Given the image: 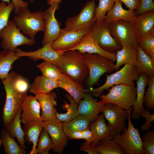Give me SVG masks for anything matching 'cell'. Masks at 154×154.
I'll return each mask as SVG.
<instances>
[{"label":"cell","mask_w":154,"mask_h":154,"mask_svg":"<svg viewBox=\"0 0 154 154\" xmlns=\"http://www.w3.org/2000/svg\"><path fill=\"white\" fill-rule=\"evenodd\" d=\"M31 2H33L34 0H30Z\"/></svg>","instance_id":"cell-51"},{"label":"cell","mask_w":154,"mask_h":154,"mask_svg":"<svg viewBox=\"0 0 154 154\" xmlns=\"http://www.w3.org/2000/svg\"><path fill=\"white\" fill-rule=\"evenodd\" d=\"M0 141L5 153L7 154H26L27 152L11 137L6 129H2L1 134Z\"/></svg>","instance_id":"cell-34"},{"label":"cell","mask_w":154,"mask_h":154,"mask_svg":"<svg viewBox=\"0 0 154 154\" xmlns=\"http://www.w3.org/2000/svg\"><path fill=\"white\" fill-rule=\"evenodd\" d=\"M154 10L153 0H139L138 6L134 13L135 15Z\"/></svg>","instance_id":"cell-43"},{"label":"cell","mask_w":154,"mask_h":154,"mask_svg":"<svg viewBox=\"0 0 154 154\" xmlns=\"http://www.w3.org/2000/svg\"><path fill=\"white\" fill-rule=\"evenodd\" d=\"M103 114L98 116L97 117L91 122L90 129L94 133L95 139L92 143L95 145L99 141L106 138L112 139L117 134L116 131L106 123Z\"/></svg>","instance_id":"cell-22"},{"label":"cell","mask_w":154,"mask_h":154,"mask_svg":"<svg viewBox=\"0 0 154 154\" xmlns=\"http://www.w3.org/2000/svg\"><path fill=\"white\" fill-rule=\"evenodd\" d=\"M83 139L86 140L85 143H92L94 142L95 136L94 133L90 129H88L82 131Z\"/></svg>","instance_id":"cell-47"},{"label":"cell","mask_w":154,"mask_h":154,"mask_svg":"<svg viewBox=\"0 0 154 154\" xmlns=\"http://www.w3.org/2000/svg\"><path fill=\"white\" fill-rule=\"evenodd\" d=\"M140 116L146 119L145 123L141 125V129L143 131L150 129L152 126L151 123L154 121V114H151L149 110L144 109L141 113Z\"/></svg>","instance_id":"cell-44"},{"label":"cell","mask_w":154,"mask_h":154,"mask_svg":"<svg viewBox=\"0 0 154 154\" xmlns=\"http://www.w3.org/2000/svg\"><path fill=\"white\" fill-rule=\"evenodd\" d=\"M108 24L111 35L119 45L137 48V38L133 22L119 20Z\"/></svg>","instance_id":"cell-10"},{"label":"cell","mask_w":154,"mask_h":154,"mask_svg":"<svg viewBox=\"0 0 154 154\" xmlns=\"http://www.w3.org/2000/svg\"><path fill=\"white\" fill-rule=\"evenodd\" d=\"M148 87L144 96L143 104L149 110L154 108V76H149Z\"/></svg>","instance_id":"cell-41"},{"label":"cell","mask_w":154,"mask_h":154,"mask_svg":"<svg viewBox=\"0 0 154 154\" xmlns=\"http://www.w3.org/2000/svg\"><path fill=\"white\" fill-rule=\"evenodd\" d=\"M145 154H154V131L149 129L142 137Z\"/></svg>","instance_id":"cell-42"},{"label":"cell","mask_w":154,"mask_h":154,"mask_svg":"<svg viewBox=\"0 0 154 154\" xmlns=\"http://www.w3.org/2000/svg\"><path fill=\"white\" fill-rule=\"evenodd\" d=\"M137 42L143 51L154 60V34L143 36L137 39Z\"/></svg>","instance_id":"cell-38"},{"label":"cell","mask_w":154,"mask_h":154,"mask_svg":"<svg viewBox=\"0 0 154 154\" xmlns=\"http://www.w3.org/2000/svg\"><path fill=\"white\" fill-rule=\"evenodd\" d=\"M14 8L12 1L7 5L5 2H0V32L8 25L9 16Z\"/></svg>","instance_id":"cell-40"},{"label":"cell","mask_w":154,"mask_h":154,"mask_svg":"<svg viewBox=\"0 0 154 154\" xmlns=\"http://www.w3.org/2000/svg\"><path fill=\"white\" fill-rule=\"evenodd\" d=\"M52 42H49L41 48L34 51L26 52L17 48L15 52L19 58L27 56L35 60L42 59L58 67L61 56L64 52L54 50L51 46Z\"/></svg>","instance_id":"cell-15"},{"label":"cell","mask_w":154,"mask_h":154,"mask_svg":"<svg viewBox=\"0 0 154 154\" xmlns=\"http://www.w3.org/2000/svg\"><path fill=\"white\" fill-rule=\"evenodd\" d=\"M19 58L15 52L3 50L0 52V79L2 80L8 76L14 62Z\"/></svg>","instance_id":"cell-32"},{"label":"cell","mask_w":154,"mask_h":154,"mask_svg":"<svg viewBox=\"0 0 154 154\" xmlns=\"http://www.w3.org/2000/svg\"><path fill=\"white\" fill-rule=\"evenodd\" d=\"M59 5L57 3H53L44 12V34L42 41V46L56 40L61 32V24L55 16L56 11L59 9Z\"/></svg>","instance_id":"cell-12"},{"label":"cell","mask_w":154,"mask_h":154,"mask_svg":"<svg viewBox=\"0 0 154 154\" xmlns=\"http://www.w3.org/2000/svg\"><path fill=\"white\" fill-rule=\"evenodd\" d=\"M66 97L69 100L70 103L65 100L62 108L65 110L66 112L65 113H56V118L62 122L68 121L78 116L79 114L78 111V104L76 103L73 98L69 94H66Z\"/></svg>","instance_id":"cell-31"},{"label":"cell","mask_w":154,"mask_h":154,"mask_svg":"<svg viewBox=\"0 0 154 154\" xmlns=\"http://www.w3.org/2000/svg\"><path fill=\"white\" fill-rule=\"evenodd\" d=\"M96 151L100 154H125L124 150L114 139H102L95 145Z\"/></svg>","instance_id":"cell-35"},{"label":"cell","mask_w":154,"mask_h":154,"mask_svg":"<svg viewBox=\"0 0 154 154\" xmlns=\"http://www.w3.org/2000/svg\"><path fill=\"white\" fill-rule=\"evenodd\" d=\"M58 67L63 73L68 75L76 82L83 85L89 74L88 68L84 58V54L76 50L63 52Z\"/></svg>","instance_id":"cell-1"},{"label":"cell","mask_w":154,"mask_h":154,"mask_svg":"<svg viewBox=\"0 0 154 154\" xmlns=\"http://www.w3.org/2000/svg\"><path fill=\"white\" fill-rule=\"evenodd\" d=\"M100 112L108 121L107 125L114 129L117 133H121L124 131L125 121L128 117L127 110L114 104L108 103L103 105Z\"/></svg>","instance_id":"cell-13"},{"label":"cell","mask_w":154,"mask_h":154,"mask_svg":"<svg viewBox=\"0 0 154 154\" xmlns=\"http://www.w3.org/2000/svg\"><path fill=\"white\" fill-rule=\"evenodd\" d=\"M137 51L135 66L139 75L145 74L149 76H154V60L145 53L138 45Z\"/></svg>","instance_id":"cell-29"},{"label":"cell","mask_w":154,"mask_h":154,"mask_svg":"<svg viewBox=\"0 0 154 154\" xmlns=\"http://www.w3.org/2000/svg\"><path fill=\"white\" fill-rule=\"evenodd\" d=\"M135 18L134 11L124 9L122 3L115 0L114 5L106 15L104 19L108 23L119 20L133 23Z\"/></svg>","instance_id":"cell-25"},{"label":"cell","mask_w":154,"mask_h":154,"mask_svg":"<svg viewBox=\"0 0 154 154\" xmlns=\"http://www.w3.org/2000/svg\"><path fill=\"white\" fill-rule=\"evenodd\" d=\"M21 109L18 111L8 126L5 128V129L11 137L16 138L21 147L25 149L26 147L25 144V133L21 125Z\"/></svg>","instance_id":"cell-30"},{"label":"cell","mask_w":154,"mask_h":154,"mask_svg":"<svg viewBox=\"0 0 154 154\" xmlns=\"http://www.w3.org/2000/svg\"><path fill=\"white\" fill-rule=\"evenodd\" d=\"M84 54V60L89 70L88 76L86 82L88 87L99 85L100 78L102 75L115 70L114 62L111 60L97 54Z\"/></svg>","instance_id":"cell-5"},{"label":"cell","mask_w":154,"mask_h":154,"mask_svg":"<svg viewBox=\"0 0 154 154\" xmlns=\"http://www.w3.org/2000/svg\"><path fill=\"white\" fill-rule=\"evenodd\" d=\"M58 88V80L50 79L42 75L37 77L29 86L30 92L35 95L46 94Z\"/></svg>","instance_id":"cell-27"},{"label":"cell","mask_w":154,"mask_h":154,"mask_svg":"<svg viewBox=\"0 0 154 154\" xmlns=\"http://www.w3.org/2000/svg\"><path fill=\"white\" fill-rule=\"evenodd\" d=\"M2 1L7 2L8 4L10 3V0H1ZM14 6V12L16 14L19 8L21 7H28L29 3L25 2L22 0H11Z\"/></svg>","instance_id":"cell-45"},{"label":"cell","mask_w":154,"mask_h":154,"mask_svg":"<svg viewBox=\"0 0 154 154\" xmlns=\"http://www.w3.org/2000/svg\"><path fill=\"white\" fill-rule=\"evenodd\" d=\"M39 102L42 110L41 116L43 121L56 119L57 112L55 107L57 104L55 100L56 95L54 91L46 94L35 95Z\"/></svg>","instance_id":"cell-19"},{"label":"cell","mask_w":154,"mask_h":154,"mask_svg":"<svg viewBox=\"0 0 154 154\" xmlns=\"http://www.w3.org/2000/svg\"><path fill=\"white\" fill-rule=\"evenodd\" d=\"M133 23L137 39L154 34V10L135 15Z\"/></svg>","instance_id":"cell-21"},{"label":"cell","mask_w":154,"mask_h":154,"mask_svg":"<svg viewBox=\"0 0 154 154\" xmlns=\"http://www.w3.org/2000/svg\"><path fill=\"white\" fill-rule=\"evenodd\" d=\"M111 88L108 93L99 96L101 99L98 102L99 104L113 103L126 110L133 106L136 97V88L134 84H120Z\"/></svg>","instance_id":"cell-3"},{"label":"cell","mask_w":154,"mask_h":154,"mask_svg":"<svg viewBox=\"0 0 154 154\" xmlns=\"http://www.w3.org/2000/svg\"><path fill=\"white\" fill-rule=\"evenodd\" d=\"M78 104L79 114L87 117L91 122L97 117L103 105L98 103L90 92L85 93L83 98Z\"/></svg>","instance_id":"cell-20"},{"label":"cell","mask_w":154,"mask_h":154,"mask_svg":"<svg viewBox=\"0 0 154 154\" xmlns=\"http://www.w3.org/2000/svg\"><path fill=\"white\" fill-rule=\"evenodd\" d=\"M69 50H76L83 54H97L114 62L116 60V53L110 52L102 49L89 33L84 36L76 45Z\"/></svg>","instance_id":"cell-18"},{"label":"cell","mask_w":154,"mask_h":154,"mask_svg":"<svg viewBox=\"0 0 154 154\" xmlns=\"http://www.w3.org/2000/svg\"><path fill=\"white\" fill-rule=\"evenodd\" d=\"M62 1V0H48L46 3L48 5H50L54 3H57L60 4L61 3Z\"/></svg>","instance_id":"cell-50"},{"label":"cell","mask_w":154,"mask_h":154,"mask_svg":"<svg viewBox=\"0 0 154 154\" xmlns=\"http://www.w3.org/2000/svg\"><path fill=\"white\" fill-rule=\"evenodd\" d=\"M95 145L92 143L84 142L81 144L80 150L86 152L89 154H99L96 150Z\"/></svg>","instance_id":"cell-46"},{"label":"cell","mask_w":154,"mask_h":154,"mask_svg":"<svg viewBox=\"0 0 154 154\" xmlns=\"http://www.w3.org/2000/svg\"><path fill=\"white\" fill-rule=\"evenodd\" d=\"M123 3L128 8V9L134 11L137 8L139 0H118Z\"/></svg>","instance_id":"cell-48"},{"label":"cell","mask_w":154,"mask_h":154,"mask_svg":"<svg viewBox=\"0 0 154 154\" xmlns=\"http://www.w3.org/2000/svg\"><path fill=\"white\" fill-rule=\"evenodd\" d=\"M115 0H99L96 10V22L100 23L104 19L106 13L113 7Z\"/></svg>","instance_id":"cell-39"},{"label":"cell","mask_w":154,"mask_h":154,"mask_svg":"<svg viewBox=\"0 0 154 154\" xmlns=\"http://www.w3.org/2000/svg\"><path fill=\"white\" fill-rule=\"evenodd\" d=\"M36 148V153L39 154H48L49 151L53 149L52 140L46 130L43 128L41 130Z\"/></svg>","instance_id":"cell-37"},{"label":"cell","mask_w":154,"mask_h":154,"mask_svg":"<svg viewBox=\"0 0 154 154\" xmlns=\"http://www.w3.org/2000/svg\"><path fill=\"white\" fill-rule=\"evenodd\" d=\"M133 107L127 110L128 113V127H125L121 133L116 134L113 138L121 147L125 154H144L143 142L138 128L132 125L130 119Z\"/></svg>","instance_id":"cell-6"},{"label":"cell","mask_w":154,"mask_h":154,"mask_svg":"<svg viewBox=\"0 0 154 154\" xmlns=\"http://www.w3.org/2000/svg\"><path fill=\"white\" fill-rule=\"evenodd\" d=\"M139 74L135 66L129 64H124L120 70L106 76L105 83L96 88L89 89L93 96L99 97L104 90H108L113 86L120 84H132L134 81H136Z\"/></svg>","instance_id":"cell-7"},{"label":"cell","mask_w":154,"mask_h":154,"mask_svg":"<svg viewBox=\"0 0 154 154\" xmlns=\"http://www.w3.org/2000/svg\"><path fill=\"white\" fill-rule=\"evenodd\" d=\"M91 27L76 31H66L62 29L58 37L52 43V47L56 50L62 52L69 50L89 33Z\"/></svg>","instance_id":"cell-14"},{"label":"cell","mask_w":154,"mask_h":154,"mask_svg":"<svg viewBox=\"0 0 154 154\" xmlns=\"http://www.w3.org/2000/svg\"><path fill=\"white\" fill-rule=\"evenodd\" d=\"M44 128L50 136L53 144L54 152L62 153L68 139L64 133L62 122L56 119L43 121Z\"/></svg>","instance_id":"cell-16"},{"label":"cell","mask_w":154,"mask_h":154,"mask_svg":"<svg viewBox=\"0 0 154 154\" xmlns=\"http://www.w3.org/2000/svg\"><path fill=\"white\" fill-rule=\"evenodd\" d=\"M68 139H83L82 131H75L66 135Z\"/></svg>","instance_id":"cell-49"},{"label":"cell","mask_w":154,"mask_h":154,"mask_svg":"<svg viewBox=\"0 0 154 154\" xmlns=\"http://www.w3.org/2000/svg\"><path fill=\"white\" fill-rule=\"evenodd\" d=\"M137 49L129 46H124L116 51L115 70L117 71L122 65L129 64L135 66L137 58Z\"/></svg>","instance_id":"cell-28"},{"label":"cell","mask_w":154,"mask_h":154,"mask_svg":"<svg viewBox=\"0 0 154 154\" xmlns=\"http://www.w3.org/2000/svg\"><path fill=\"white\" fill-rule=\"evenodd\" d=\"M25 138L30 144H33L29 154H37L36 147L40 132L44 128L43 122H30L23 123Z\"/></svg>","instance_id":"cell-26"},{"label":"cell","mask_w":154,"mask_h":154,"mask_svg":"<svg viewBox=\"0 0 154 154\" xmlns=\"http://www.w3.org/2000/svg\"><path fill=\"white\" fill-rule=\"evenodd\" d=\"M91 122L87 117L79 114L70 121L62 123L63 131L66 135L75 131H82L90 129Z\"/></svg>","instance_id":"cell-33"},{"label":"cell","mask_w":154,"mask_h":154,"mask_svg":"<svg viewBox=\"0 0 154 154\" xmlns=\"http://www.w3.org/2000/svg\"><path fill=\"white\" fill-rule=\"evenodd\" d=\"M14 16L13 21L23 33L35 39L37 33L43 31L44 12H31L28 7H21Z\"/></svg>","instance_id":"cell-4"},{"label":"cell","mask_w":154,"mask_h":154,"mask_svg":"<svg viewBox=\"0 0 154 154\" xmlns=\"http://www.w3.org/2000/svg\"><path fill=\"white\" fill-rule=\"evenodd\" d=\"M103 50L111 53L122 48L111 35L108 24L104 20L100 23L96 22L92 26L88 33Z\"/></svg>","instance_id":"cell-11"},{"label":"cell","mask_w":154,"mask_h":154,"mask_svg":"<svg viewBox=\"0 0 154 154\" xmlns=\"http://www.w3.org/2000/svg\"><path fill=\"white\" fill-rule=\"evenodd\" d=\"M37 66L42 76L50 79L58 80L63 74L58 66L49 62L44 61Z\"/></svg>","instance_id":"cell-36"},{"label":"cell","mask_w":154,"mask_h":154,"mask_svg":"<svg viewBox=\"0 0 154 154\" xmlns=\"http://www.w3.org/2000/svg\"><path fill=\"white\" fill-rule=\"evenodd\" d=\"M58 87L67 92L77 103L82 99L86 92V89L84 88L83 85L79 84L68 75L64 73L58 80Z\"/></svg>","instance_id":"cell-23"},{"label":"cell","mask_w":154,"mask_h":154,"mask_svg":"<svg viewBox=\"0 0 154 154\" xmlns=\"http://www.w3.org/2000/svg\"><path fill=\"white\" fill-rule=\"evenodd\" d=\"M21 109V119L23 123L43 122L40 115V105L35 96H26L22 102Z\"/></svg>","instance_id":"cell-17"},{"label":"cell","mask_w":154,"mask_h":154,"mask_svg":"<svg viewBox=\"0 0 154 154\" xmlns=\"http://www.w3.org/2000/svg\"><path fill=\"white\" fill-rule=\"evenodd\" d=\"M21 31L14 21L9 20L7 26L0 32V38H2L1 47L3 50L15 52L19 46L33 45L35 39L25 36Z\"/></svg>","instance_id":"cell-8"},{"label":"cell","mask_w":154,"mask_h":154,"mask_svg":"<svg viewBox=\"0 0 154 154\" xmlns=\"http://www.w3.org/2000/svg\"><path fill=\"white\" fill-rule=\"evenodd\" d=\"M96 0L88 1L78 15L67 19L65 27L63 29L66 31H76L92 27L96 22Z\"/></svg>","instance_id":"cell-9"},{"label":"cell","mask_w":154,"mask_h":154,"mask_svg":"<svg viewBox=\"0 0 154 154\" xmlns=\"http://www.w3.org/2000/svg\"><path fill=\"white\" fill-rule=\"evenodd\" d=\"M149 76L145 74L139 75L136 81V97L133 106V110L131 115L133 119H138L141 114L145 109L143 106V99L145 89L148 83Z\"/></svg>","instance_id":"cell-24"},{"label":"cell","mask_w":154,"mask_h":154,"mask_svg":"<svg viewBox=\"0 0 154 154\" xmlns=\"http://www.w3.org/2000/svg\"><path fill=\"white\" fill-rule=\"evenodd\" d=\"M13 72L9 73L6 78L1 80L6 94L2 114L3 124L5 128L8 126L21 109L22 102L27 95L21 93L18 89L14 82Z\"/></svg>","instance_id":"cell-2"}]
</instances>
